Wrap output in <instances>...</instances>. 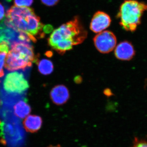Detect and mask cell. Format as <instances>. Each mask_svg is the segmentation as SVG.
Masks as SVG:
<instances>
[{"instance_id": "obj_5", "label": "cell", "mask_w": 147, "mask_h": 147, "mask_svg": "<svg viewBox=\"0 0 147 147\" xmlns=\"http://www.w3.org/2000/svg\"><path fill=\"white\" fill-rule=\"evenodd\" d=\"M4 89L9 93L23 94L29 88L28 82L20 72L8 73L3 81Z\"/></svg>"}, {"instance_id": "obj_21", "label": "cell", "mask_w": 147, "mask_h": 147, "mask_svg": "<svg viewBox=\"0 0 147 147\" xmlns=\"http://www.w3.org/2000/svg\"><path fill=\"white\" fill-rule=\"evenodd\" d=\"M47 147H62L59 145H57V146H50Z\"/></svg>"}, {"instance_id": "obj_20", "label": "cell", "mask_w": 147, "mask_h": 147, "mask_svg": "<svg viewBox=\"0 0 147 147\" xmlns=\"http://www.w3.org/2000/svg\"><path fill=\"white\" fill-rule=\"evenodd\" d=\"M145 88L147 91V79H146L145 82Z\"/></svg>"}, {"instance_id": "obj_19", "label": "cell", "mask_w": 147, "mask_h": 147, "mask_svg": "<svg viewBox=\"0 0 147 147\" xmlns=\"http://www.w3.org/2000/svg\"><path fill=\"white\" fill-rule=\"evenodd\" d=\"M75 82H76V83H78L79 84L80 82H82V78H81V77H80V76H77V77L75 78Z\"/></svg>"}, {"instance_id": "obj_2", "label": "cell", "mask_w": 147, "mask_h": 147, "mask_svg": "<svg viewBox=\"0 0 147 147\" xmlns=\"http://www.w3.org/2000/svg\"><path fill=\"white\" fill-rule=\"evenodd\" d=\"M6 18L18 30L28 36L32 41L36 42L37 38L45 36L44 26L33 9L13 6L7 11Z\"/></svg>"}, {"instance_id": "obj_16", "label": "cell", "mask_w": 147, "mask_h": 147, "mask_svg": "<svg viewBox=\"0 0 147 147\" xmlns=\"http://www.w3.org/2000/svg\"><path fill=\"white\" fill-rule=\"evenodd\" d=\"M131 147H147V142L136 138Z\"/></svg>"}, {"instance_id": "obj_9", "label": "cell", "mask_w": 147, "mask_h": 147, "mask_svg": "<svg viewBox=\"0 0 147 147\" xmlns=\"http://www.w3.org/2000/svg\"><path fill=\"white\" fill-rule=\"evenodd\" d=\"M50 97L54 104L58 105H63L69 99V92L67 88L64 85H57L51 90Z\"/></svg>"}, {"instance_id": "obj_14", "label": "cell", "mask_w": 147, "mask_h": 147, "mask_svg": "<svg viewBox=\"0 0 147 147\" xmlns=\"http://www.w3.org/2000/svg\"><path fill=\"white\" fill-rule=\"evenodd\" d=\"M10 42L5 40L0 42V53H7L9 52L10 49Z\"/></svg>"}, {"instance_id": "obj_13", "label": "cell", "mask_w": 147, "mask_h": 147, "mask_svg": "<svg viewBox=\"0 0 147 147\" xmlns=\"http://www.w3.org/2000/svg\"><path fill=\"white\" fill-rule=\"evenodd\" d=\"M15 6L19 7H29L32 4L33 0H13Z\"/></svg>"}, {"instance_id": "obj_7", "label": "cell", "mask_w": 147, "mask_h": 147, "mask_svg": "<svg viewBox=\"0 0 147 147\" xmlns=\"http://www.w3.org/2000/svg\"><path fill=\"white\" fill-rule=\"evenodd\" d=\"M111 22V18L108 14L103 11H98L92 18L90 29L94 32L99 33L109 27Z\"/></svg>"}, {"instance_id": "obj_10", "label": "cell", "mask_w": 147, "mask_h": 147, "mask_svg": "<svg viewBox=\"0 0 147 147\" xmlns=\"http://www.w3.org/2000/svg\"><path fill=\"white\" fill-rule=\"evenodd\" d=\"M42 124V118L36 115L27 116L23 121V125L26 131L32 133L39 131Z\"/></svg>"}, {"instance_id": "obj_17", "label": "cell", "mask_w": 147, "mask_h": 147, "mask_svg": "<svg viewBox=\"0 0 147 147\" xmlns=\"http://www.w3.org/2000/svg\"><path fill=\"white\" fill-rule=\"evenodd\" d=\"M59 0H41L43 4L47 6H53L57 4Z\"/></svg>"}, {"instance_id": "obj_6", "label": "cell", "mask_w": 147, "mask_h": 147, "mask_svg": "<svg viewBox=\"0 0 147 147\" xmlns=\"http://www.w3.org/2000/svg\"><path fill=\"white\" fill-rule=\"evenodd\" d=\"M95 46L100 53L107 54L116 47L117 38L112 32L105 31L99 33L93 39Z\"/></svg>"}, {"instance_id": "obj_15", "label": "cell", "mask_w": 147, "mask_h": 147, "mask_svg": "<svg viewBox=\"0 0 147 147\" xmlns=\"http://www.w3.org/2000/svg\"><path fill=\"white\" fill-rule=\"evenodd\" d=\"M6 55V53H0V78L3 77L4 75L3 66L5 63Z\"/></svg>"}, {"instance_id": "obj_1", "label": "cell", "mask_w": 147, "mask_h": 147, "mask_svg": "<svg viewBox=\"0 0 147 147\" xmlns=\"http://www.w3.org/2000/svg\"><path fill=\"white\" fill-rule=\"evenodd\" d=\"M87 33L78 17L53 31L48 39L50 47L63 55L85 40Z\"/></svg>"}, {"instance_id": "obj_12", "label": "cell", "mask_w": 147, "mask_h": 147, "mask_svg": "<svg viewBox=\"0 0 147 147\" xmlns=\"http://www.w3.org/2000/svg\"><path fill=\"white\" fill-rule=\"evenodd\" d=\"M38 71L42 75H49L54 70L53 62L50 60L42 59L38 62Z\"/></svg>"}, {"instance_id": "obj_11", "label": "cell", "mask_w": 147, "mask_h": 147, "mask_svg": "<svg viewBox=\"0 0 147 147\" xmlns=\"http://www.w3.org/2000/svg\"><path fill=\"white\" fill-rule=\"evenodd\" d=\"M13 111L15 115L20 119H24L31 112L30 106L26 101L20 100L14 105Z\"/></svg>"}, {"instance_id": "obj_8", "label": "cell", "mask_w": 147, "mask_h": 147, "mask_svg": "<svg viewBox=\"0 0 147 147\" xmlns=\"http://www.w3.org/2000/svg\"><path fill=\"white\" fill-rule=\"evenodd\" d=\"M115 55L117 59L122 61H129L133 59L135 51L132 43L124 41L119 43L116 47Z\"/></svg>"}, {"instance_id": "obj_18", "label": "cell", "mask_w": 147, "mask_h": 147, "mask_svg": "<svg viewBox=\"0 0 147 147\" xmlns=\"http://www.w3.org/2000/svg\"><path fill=\"white\" fill-rule=\"evenodd\" d=\"M5 16V9L3 5L0 3V22L3 21Z\"/></svg>"}, {"instance_id": "obj_4", "label": "cell", "mask_w": 147, "mask_h": 147, "mask_svg": "<svg viewBox=\"0 0 147 147\" xmlns=\"http://www.w3.org/2000/svg\"><path fill=\"white\" fill-rule=\"evenodd\" d=\"M147 10V4L135 0L125 1L118 14L121 26L127 31H135L141 24L143 13Z\"/></svg>"}, {"instance_id": "obj_3", "label": "cell", "mask_w": 147, "mask_h": 147, "mask_svg": "<svg viewBox=\"0 0 147 147\" xmlns=\"http://www.w3.org/2000/svg\"><path fill=\"white\" fill-rule=\"evenodd\" d=\"M37 60L30 43L14 41L7 55L5 67L9 71L24 70L31 66L33 63L36 62Z\"/></svg>"}]
</instances>
